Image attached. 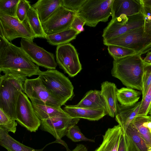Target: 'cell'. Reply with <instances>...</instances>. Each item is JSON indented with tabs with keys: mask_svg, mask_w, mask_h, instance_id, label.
<instances>
[{
	"mask_svg": "<svg viewBox=\"0 0 151 151\" xmlns=\"http://www.w3.org/2000/svg\"><path fill=\"white\" fill-rule=\"evenodd\" d=\"M79 120L69 116L52 117L41 120L40 129L52 135L57 142L64 145L67 151H70L67 145L61 139L66 135L70 128L76 124Z\"/></svg>",
	"mask_w": 151,
	"mask_h": 151,
	"instance_id": "8fae6325",
	"label": "cell"
},
{
	"mask_svg": "<svg viewBox=\"0 0 151 151\" xmlns=\"http://www.w3.org/2000/svg\"><path fill=\"white\" fill-rule=\"evenodd\" d=\"M62 6V0H39L32 6L36 10L41 24Z\"/></svg>",
	"mask_w": 151,
	"mask_h": 151,
	"instance_id": "7402d4cb",
	"label": "cell"
},
{
	"mask_svg": "<svg viewBox=\"0 0 151 151\" xmlns=\"http://www.w3.org/2000/svg\"><path fill=\"white\" fill-rule=\"evenodd\" d=\"M17 123L7 115L0 109V128L8 132L15 133L17 129Z\"/></svg>",
	"mask_w": 151,
	"mask_h": 151,
	"instance_id": "1f68e13d",
	"label": "cell"
},
{
	"mask_svg": "<svg viewBox=\"0 0 151 151\" xmlns=\"http://www.w3.org/2000/svg\"><path fill=\"white\" fill-rule=\"evenodd\" d=\"M8 151H9V150H8Z\"/></svg>",
	"mask_w": 151,
	"mask_h": 151,
	"instance_id": "bcb514c9",
	"label": "cell"
},
{
	"mask_svg": "<svg viewBox=\"0 0 151 151\" xmlns=\"http://www.w3.org/2000/svg\"><path fill=\"white\" fill-rule=\"evenodd\" d=\"M20 91L12 83L0 77V109L16 120V108Z\"/></svg>",
	"mask_w": 151,
	"mask_h": 151,
	"instance_id": "5bb4252c",
	"label": "cell"
},
{
	"mask_svg": "<svg viewBox=\"0 0 151 151\" xmlns=\"http://www.w3.org/2000/svg\"><path fill=\"white\" fill-rule=\"evenodd\" d=\"M143 88L142 91V98L145 96L148 89L151 83V66L145 69L143 78Z\"/></svg>",
	"mask_w": 151,
	"mask_h": 151,
	"instance_id": "74e56055",
	"label": "cell"
},
{
	"mask_svg": "<svg viewBox=\"0 0 151 151\" xmlns=\"http://www.w3.org/2000/svg\"><path fill=\"white\" fill-rule=\"evenodd\" d=\"M55 58L59 68L70 77L76 75L82 69L77 50L70 43L57 46Z\"/></svg>",
	"mask_w": 151,
	"mask_h": 151,
	"instance_id": "ba28073f",
	"label": "cell"
},
{
	"mask_svg": "<svg viewBox=\"0 0 151 151\" xmlns=\"http://www.w3.org/2000/svg\"><path fill=\"white\" fill-rule=\"evenodd\" d=\"M122 134L119 124L108 129L103 136L102 143L94 151H117Z\"/></svg>",
	"mask_w": 151,
	"mask_h": 151,
	"instance_id": "d6986e66",
	"label": "cell"
},
{
	"mask_svg": "<svg viewBox=\"0 0 151 151\" xmlns=\"http://www.w3.org/2000/svg\"><path fill=\"white\" fill-rule=\"evenodd\" d=\"M141 101L129 106L119 104L115 120L121 127L123 134H124L133 120L137 116L140 108Z\"/></svg>",
	"mask_w": 151,
	"mask_h": 151,
	"instance_id": "e0dca14e",
	"label": "cell"
},
{
	"mask_svg": "<svg viewBox=\"0 0 151 151\" xmlns=\"http://www.w3.org/2000/svg\"><path fill=\"white\" fill-rule=\"evenodd\" d=\"M78 33L71 28L49 35H47L45 39L52 45L58 46L69 43L75 39Z\"/></svg>",
	"mask_w": 151,
	"mask_h": 151,
	"instance_id": "484cf974",
	"label": "cell"
},
{
	"mask_svg": "<svg viewBox=\"0 0 151 151\" xmlns=\"http://www.w3.org/2000/svg\"><path fill=\"white\" fill-rule=\"evenodd\" d=\"M0 36L11 42L21 37L33 40L35 38L27 20L21 22L14 17L0 12Z\"/></svg>",
	"mask_w": 151,
	"mask_h": 151,
	"instance_id": "8992f818",
	"label": "cell"
},
{
	"mask_svg": "<svg viewBox=\"0 0 151 151\" xmlns=\"http://www.w3.org/2000/svg\"><path fill=\"white\" fill-rule=\"evenodd\" d=\"M63 110L70 117L98 121L107 114L106 110L77 107L74 105H65Z\"/></svg>",
	"mask_w": 151,
	"mask_h": 151,
	"instance_id": "ac0fdd59",
	"label": "cell"
},
{
	"mask_svg": "<svg viewBox=\"0 0 151 151\" xmlns=\"http://www.w3.org/2000/svg\"><path fill=\"white\" fill-rule=\"evenodd\" d=\"M144 17L141 11L139 13L127 17L124 15L111 19L104 29L103 40L112 38L131 30L143 27Z\"/></svg>",
	"mask_w": 151,
	"mask_h": 151,
	"instance_id": "52a82bcc",
	"label": "cell"
},
{
	"mask_svg": "<svg viewBox=\"0 0 151 151\" xmlns=\"http://www.w3.org/2000/svg\"><path fill=\"white\" fill-rule=\"evenodd\" d=\"M85 0H62V6L66 9L77 12Z\"/></svg>",
	"mask_w": 151,
	"mask_h": 151,
	"instance_id": "8d00e7d4",
	"label": "cell"
},
{
	"mask_svg": "<svg viewBox=\"0 0 151 151\" xmlns=\"http://www.w3.org/2000/svg\"><path fill=\"white\" fill-rule=\"evenodd\" d=\"M149 114H150V115L151 116V108L150 110L149 111Z\"/></svg>",
	"mask_w": 151,
	"mask_h": 151,
	"instance_id": "f6af8a7d",
	"label": "cell"
},
{
	"mask_svg": "<svg viewBox=\"0 0 151 151\" xmlns=\"http://www.w3.org/2000/svg\"><path fill=\"white\" fill-rule=\"evenodd\" d=\"M124 135L126 151H147L149 146L130 125Z\"/></svg>",
	"mask_w": 151,
	"mask_h": 151,
	"instance_id": "603a6c76",
	"label": "cell"
},
{
	"mask_svg": "<svg viewBox=\"0 0 151 151\" xmlns=\"http://www.w3.org/2000/svg\"><path fill=\"white\" fill-rule=\"evenodd\" d=\"M71 151H87L86 147L82 144L78 145L76 147Z\"/></svg>",
	"mask_w": 151,
	"mask_h": 151,
	"instance_id": "60d3db41",
	"label": "cell"
},
{
	"mask_svg": "<svg viewBox=\"0 0 151 151\" xmlns=\"http://www.w3.org/2000/svg\"><path fill=\"white\" fill-rule=\"evenodd\" d=\"M66 135L68 138L75 142L82 141L95 142L93 139H88L86 137L76 124L70 128Z\"/></svg>",
	"mask_w": 151,
	"mask_h": 151,
	"instance_id": "d6a6232c",
	"label": "cell"
},
{
	"mask_svg": "<svg viewBox=\"0 0 151 151\" xmlns=\"http://www.w3.org/2000/svg\"><path fill=\"white\" fill-rule=\"evenodd\" d=\"M113 0H85L76 15L91 27H95L100 22L107 21L112 14Z\"/></svg>",
	"mask_w": 151,
	"mask_h": 151,
	"instance_id": "5b68a950",
	"label": "cell"
},
{
	"mask_svg": "<svg viewBox=\"0 0 151 151\" xmlns=\"http://www.w3.org/2000/svg\"><path fill=\"white\" fill-rule=\"evenodd\" d=\"M142 5L151 7V0H140Z\"/></svg>",
	"mask_w": 151,
	"mask_h": 151,
	"instance_id": "7bdbcfd3",
	"label": "cell"
},
{
	"mask_svg": "<svg viewBox=\"0 0 151 151\" xmlns=\"http://www.w3.org/2000/svg\"><path fill=\"white\" fill-rule=\"evenodd\" d=\"M141 12L144 19V31L146 34L151 36V7L142 5Z\"/></svg>",
	"mask_w": 151,
	"mask_h": 151,
	"instance_id": "d590c367",
	"label": "cell"
},
{
	"mask_svg": "<svg viewBox=\"0 0 151 151\" xmlns=\"http://www.w3.org/2000/svg\"><path fill=\"white\" fill-rule=\"evenodd\" d=\"M86 24L84 20L76 15L72 21L70 28L75 30L79 34L84 31L83 26Z\"/></svg>",
	"mask_w": 151,
	"mask_h": 151,
	"instance_id": "f35d334b",
	"label": "cell"
},
{
	"mask_svg": "<svg viewBox=\"0 0 151 151\" xmlns=\"http://www.w3.org/2000/svg\"><path fill=\"white\" fill-rule=\"evenodd\" d=\"M76 15V12L60 6L42 23L45 34L46 35H49L70 28Z\"/></svg>",
	"mask_w": 151,
	"mask_h": 151,
	"instance_id": "4fadbf2b",
	"label": "cell"
},
{
	"mask_svg": "<svg viewBox=\"0 0 151 151\" xmlns=\"http://www.w3.org/2000/svg\"><path fill=\"white\" fill-rule=\"evenodd\" d=\"M141 94V91L127 87L118 89L116 95L120 104L124 106H129L137 102Z\"/></svg>",
	"mask_w": 151,
	"mask_h": 151,
	"instance_id": "4316f807",
	"label": "cell"
},
{
	"mask_svg": "<svg viewBox=\"0 0 151 151\" xmlns=\"http://www.w3.org/2000/svg\"><path fill=\"white\" fill-rule=\"evenodd\" d=\"M19 0H0V12L16 17L17 5Z\"/></svg>",
	"mask_w": 151,
	"mask_h": 151,
	"instance_id": "4dcf8cb0",
	"label": "cell"
},
{
	"mask_svg": "<svg viewBox=\"0 0 151 151\" xmlns=\"http://www.w3.org/2000/svg\"><path fill=\"white\" fill-rule=\"evenodd\" d=\"M118 89L115 83L108 81L101 85L100 91L105 103L107 114L113 118L117 114L119 104L116 95Z\"/></svg>",
	"mask_w": 151,
	"mask_h": 151,
	"instance_id": "2e32d148",
	"label": "cell"
},
{
	"mask_svg": "<svg viewBox=\"0 0 151 151\" xmlns=\"http://www.w3.org/2000/svg\"><path fill=\"white\" fill-rule=\"evenodd\" d=\"M44 85L63 105L74 96L73 86L69 78L56 69L40 70L38 74Z\"/></svg>",
	"mask_w": 151,
	"mask_h": 151,
	"instance_id": "3957f363",
	"label": "cell"
},
{
	"mask_svg": "<svg viewBox=\"0 0 151 151\" xmlns=\"http://www.w3.org/2000/svg\"><path fill=\"white\" fill-rule=\"evenodd\" d=\"M141 101L140 108L137 116L147 115L151 108V83Z\"/></svg>",
	"mask_w": 151,
	"mask_h": 151,
	"instance_id": "836d02e7",
	"label": "cell"
},
{
	"mask_svg": "<svg viewBox=\"0 0 151 151\" xmlns=\"http://www.w3.org/2000/svg\"><path fill=\"white\" fill-rule=\"evenodd\" d=\"M103 40L104 44L107 46H121L131 49L141 55L151 50V36L145 32L143 27L112 38Z\"/></svg>",
	"mask_w": 151,
	"mask_h": 151,
	"instance_id": "277c9868",
	"label": "cell"
},
{
	"mask_svg": "<svg viewBox=\"0 0 151 151\" xmlns=\"http://www.w3.org/2000/svg\"><path fill=\"white\" fill-rule=\"evenodd\" d=\"M143 60L146 63L151 65V51L148 52Z\"/></svg>",
	"mask_w": 151,
	"mask_h": 151,
	"instance_id": "b9f144b4",
	"label": "cell"
},
{
	"mask_svg": "<svg viewBox=\"0 0 151 151\" xmlns=\"http://www.w3.org/2000/svg\"><path fill=\"white\" fill-rule=\"evenodd\" d=\"M31 6L29 1L19 0L17 7L16 17L21 22H23L26 20Z\"/></svg>",
	"mask_w": 151,
	"mask_h": 151,
	"instance_id": "e575fe53",
	"label": "cell"
},
{
	"mask_svg": "<svg viewBox=\"0 0 151 151\" xmlns=\"http://www.w3.org/2000/svg\"><path fill=\"white\" fill-rule=\"evenodd\" d=\"M24 93L30 99L32 103L60 107L63 105L47 89L38 77L35 78L27 79L24 86Z\"/></svg>",
	"mask_w": 151,
	"mask_h": 151,
	"instance_id": "9c48e42d",
	"label": "cell"
},
{
	"mask_svg": "<svg viewBox=\"0 0 151 151\" xmlns=\"http://www.w3.org/2000/svg\"><path fill=\"white\" fill-rule=\"evenodd\" d=\"M74 106L77 107L106 110L105 103L101 91L97 90L88 91L81 101Z\"/></svg>",
	"mask_w": 151,
	"mask_h": 151,
	"instance_id": "44dd1931",
	"label": "cell"
},
{
	"mask_svg": "<svg viewBox=\"0 0 151 151\" xmlns=\"http://www.w3.org/2000/svg\"><path fill=\"white\" fill-rule=\"evenodd\" d=\"M32 104L37 116L40 120L57 116H69L60 107L46 104Z\"/></svg>",
	"mask_w": 151,
	"mask_h": 151,
	"instance_id": "d4e9b609",
	"label": "cell"
},
{
	"mask_svg": "<svg viewBox=\"0 0 151 151\" xmlns=\"http://www.w3.org/2000/svg\"><path fill=\"white\" fill-rule=\"evenodd\" d=\"M117 151H126L124 134L122 135Z\"/></svg>",
	"mask_w": 151,
	"mask_h": 151,
	"instance_id": "ab89813d",
	"label": "cell"
},
{
	"mask_svg": "<svg viewBox=\"0 0 151 151\" xmlns=\"http://www.w3.org/2000/svg\"><path fill=\"white\" fill-rule=\"evenodd\" d=\"M4 75L1 76L20 92L24 93V86L27 76L21 73L12 70H6L3 72Z\"/></svg>",
	"mask_w": 151,
	"mask_h": 151,
	"instance_id": "f1b7e54d",
	"label": "cell"
},
{
	"mask_svg": "<svg viewBox=\"0 0 151 151\" xmlns=\"http://www.w3.org/2000/svg\"><path fill=\"white\" fill-rule=\"evenodd\" d=\"M107 46L109 53L114 60L136 53L135 51L131 49L121 46L114 45H109Z\"/></svg>",
	"mask_w": 151,
	"mask_h": 151,
	"instance_id": "f546056e",
	"label": "cell"
},
{
	"mask_svg": "<svg viewBox=\"0 0 151 151\" xmlns=\"http://www.w3.org/2000/svg\"><path fill=\"white\" fill-rule=\"evenodd\" d=\"M150 66L143 60L141 55L135 53L114 60L111 74L127 87L142 92L145 71Z\"/></svg>",
	"mask_w": 151,
	"mask_h": 151,
	"instance_id": "7a4b0ae2",
	"label": "cell"
},
{
	"mask_svg": "<svg viewBox=\"0 0 151 151\" xmlns=\"http://www.w3.org/2000/svg\"><path fill=\"white\" fill-rule=\"evenodd\" d=\"M147 151H151V146L148 147Z\"/></svg>",
	"mask_w": 151,
	"mask_h": 151,
	"instance_id": "ee69618b",
	"label": "cell"
},
{
	"mask_svg": "<svg viewBox=\"0 0 151 151\" xmlns=\"http://www.w3.org/2000/svg\"><path fill=\"white\" fill-rule=\"evenodd\" d=\"M0 145L10 151H42L43 148L35 149L16 140L5 130L0 128Z\"/></svg>",
	"mask_w": 151,
	"mask_h": 151,
	"instance_id": "cb8c5ba5",
	"label": "cell"
},
{
	"mask_svg": "<svg viewBox=\"0 0 151 151\" xmlns=\"http://www.w3.org/2000/svg\"><path fill=\"white\" fill-rule=\"evenodd\" d=\"M12 70L30 77L38 75L40 70L20 47L0 36V71Z\"/></svg>",
	"mask_w": 151,
	"mask_h": 151,
	"instance_id": "6da1fadb",
	"label": "cell"
},
{
	"mask_svg": "<svg viewBox=\"0 0 151 151\" xmlns=\"http://www.w3.org/2000/svg\"><path fill=\"white\" fill-rule=\"evenodd\" d=\"M28 98L24 93L20 92L16 106V121L30 132H35L41 125V120Z\"/></svg>",
	"mask_w": 151,
	"mask_h": 151,
	"instance_id": "30bf717a",
	"label": "cell"
},
{
	"mask_svg": "<svg viewBox=\"0 0 151 151\" xmlns=\"http://www.w3.org/2000/svg\"><path fill=\"white\" fill-rule=\"evenodd\" d=\"M142 5L140 0H113L112 19L121 15L128 17L140 12Z\"/></svg>",
	"mask_w": 151,
	"mask_h": 151,
	"instance_id": "9a60e30c",
	"label": "cell"
},
{
	"mask_svg": "<svg viewBox=\"0 0 151 151\" xmlns=\"http://www.w3.org/2000/svg\"><path fill=\"white\" fill-rule=\"evenodd\" d=\"M129 125L147 145L151 146V116H137Z\"/></svg>",
	"mask_w": 151,
	"mask_h": 151,
	"instance_id": "ffe728a7",
	"label": "cell"
},
{
	"mask_svg": "<svg viewBox=\"0 0 151 151\" xmlns=\"http://www.w3.org/2000/svg\"><path fill=\"white\" fill-rule=\"evenodd\" d=\"M33 40L22 38L20 47L37 65L48 70L55 69L58 65L54 54L38 46Z\"/></svg>",
	"mask_w": 151,
	"mask_h": 151,
	"instance_id": "7c38bea8",
	"label": "cell"
},
{
	"mask_svg": "<svg viewBox=\"0 0 151 151\" xmlns=\"http://www.w3.org/2000/svg\"><path fill=\"white\" fill-rule=\"evenodd\" d=\"M26 19L35 37L45 38L46 35L44 31L37 13L32 6L27 13Z\"/></svg>",
	"mask_w": 151,
	"mask_h": 151,
	"instance_id": "83f0119b",
	"label": "cell"
}]
</instances>
